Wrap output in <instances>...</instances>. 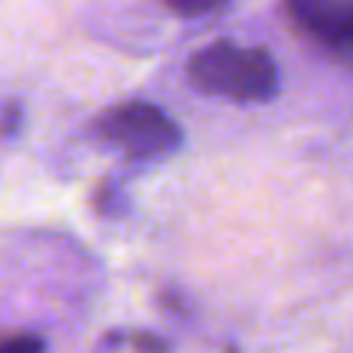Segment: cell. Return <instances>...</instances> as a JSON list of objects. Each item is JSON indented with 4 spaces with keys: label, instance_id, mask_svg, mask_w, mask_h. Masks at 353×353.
Returning a JSON list of instances; mask_svg holds the SVG:
<instances>
[{
    "label": "cell",
    "instance_id": "obj_1",
    "mask_svg": "<svg viewBox=\"0 0 353 353\" xmlns=\"http://www.w3.org/2000/svg\"><path fill=\"white\" fill-rule=\"evenodd\" d=\"M186 74L201 93L232 103H267L279 90V68L261 47L217 41L189 56Z\"/></svg>",
    "mask_w": 353,
    "mask_h": 353
},
{
    "label": "cell",
    "instance_id": "obj_2",
    "mask_svg": "<svg viewBox=\"0 0 353 353\" xmlns=\"http://www.w3.org/2000/svg\"><path fill=\"white\" fill-rule=\"evenodd\" d=\"M93 137L103 146L137 161L168 159L183 143L180 124L165 109L152 103H140V99L105 109L93 121Z\"/></svg>",
    "mask_w": 353,
    "mask_h": 353
},
{
    "label": "cell",
    "instance_id": "obj_3",
    "mask_svg": "<svg viewBox=\"0 0 353 353\" xmlns=\"http://www.w3.org/2000/svg\"><path fill=\"white\" fill-rule=\"evenodd\" d=\"M285 6L310 37L353 53V0H285Z\"/></svg>",
    "mask_w": 353,
    "mask_h": 353
},
{
    "label": "cell",
    "instance_id": "obj_4",
    "mask_svg": "<svg viewBox=\"0 0 353 353\" xmlns=\"http://www.w3.org/2000/svg\"><path fill=\"white\" fill-rule=\"evenodd\" d=\"M0 353H47V341L31 332H12L0 335Z\"/></svg>",
    "mask_w": 353,
    "mask_h": 353
},
{
    "label": "cell",
    "instance_id": "obj_5",
    "mask_svg": "<svg viewBox=\"0 0 353 353\" xmlns=\"http://www.w3.org/2000/svg\"><path fill=\"white\" fill-rule=\"evenodd\" d=\"M174 16H183V19H195V16H208V12L220 10L226 0H161Z\"/></svg>",
    "mask_w": 353,
    "mask_h": 353
},
{
    "label": "cell",
    "instance_id": "obj_6",
    "mask_svg": "<svg viewBox=\"0 0 353 353\" xmlns=\"http://www.w3.org/2000/svg\"><path fill=\"white\" fill-rule=\"evenodd\" d=\"M130 347H134L137 353H168V350H171V344H168L165 338H159V335L140 332V335L130 338Z\"/></svg>",
    "mask_w": 353,
    "mask_h": 353
}]
</instances>
